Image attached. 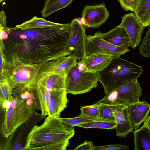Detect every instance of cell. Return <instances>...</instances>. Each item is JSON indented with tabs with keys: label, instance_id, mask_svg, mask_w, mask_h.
<instances>
[{
	"label": "cell",
	"instance_id": "cell-15",
	"mask_svg": "<svg viewBox=\"0 0 150 150\" xmlns=\"http://www.w3.org/2000/svg\"><path fill=\"white\" fill-rule=\"evenodd\" d=\"M113 57L105 54H94L86 56L80 61L85 65L87 71L98 72L109 64Z\"/></svg>",
	"mask_w": 150,
	"mask_h": 150
},
{
	"label": "cell",
	"instance_id": "cell-33",
	"mask_svg": "<svg viewBox=\"0 0 150 150\" xmlns=\"http://www.w3.org/2000/svg\"><path fill=\"white\" fill-rule=\"evenodd\" d=\"M123 9L126 11H134L137 0H118Z\"/></svg>",
	"mask_w": 150,
	"mask_h": 150
},
{
	"label": "cell",
	"instance_id": "cell-7",
	"mask_svg": "<svg viewBox=\"0 0 150 150\" xmlns=\"http://www.w3.org/2000/svg\"><path fill=\"white\" fill-rule=\"evenodd\" d=\"M143 89L137 80L129 82L112 91L98 102L117 101L128 105L139 101Z\"/></svg>",
	"mask_w": 150,
	"mask_h": 150
},
{
	"label": "cell",
	"instance_id": "cell-28",
	"mask_svg": "<svg viewBox=\"0 0 150 150\" xmlns=\"http://www.w3.org/2000/svg\"><path fill=\"white\" fill-rule=\"evenodd\" d=\"M139 52L144 57H150V26L139 46Z\"/></svg>",
	"mask_w": 150,
	"mask_h": 150
},
{
	"label": "cell",
	"instance_id": "cell-16",
	"mask_svg": "<svg viewBox=\"0 0 150 150\" xmlns=\"http://www.w3.org/2000/svg\"><path fill=\"white\" fill-rule=\"evenodd\" d=\"M103 39L113 45L129 48L131 44L129 36L125 29L119 25L109 31L102 33Z\"/></svg>",
	"mask_w": 150,
	"mask_h": 150
},
{
	"label": "cell",
	"instance_id": "cell-11",
	"mask_svg": "<svg viewBox=\"0 0 150 150\" xmlns=\"http://www.w3.org/2000/svg\"><path fill=\"white\" fill-rule=\"evenodd\" d=\"M109 103L115 118L116 135L119 137L126 138L130 132L134 130L127 105L117 101Z\"/></svg>",
	"mask_w": 150,
	"mask_h": 150
},
{
	"label": "cell",
	"instance_id": "cell-34",
	"mask_svg": "<svg viewBox=\"0 0 150 150\" xmlns=\"http://www.w3.org/2000/svg\"><path fill=\"white\" fill-rule=\"evenodd\" d=\"M94 146L92 141H87L85 140L83 143L78 146L74 150H93Z\"/></svg>",
	"mask_w": 150,
	"mask_h": 150
},
{
	"label": "cell",
	"instance_id": "cell-21",
	"mask_svg": "<svg viewBox=\"0 0 150 150\" xmlns=\"http://www.w3.org/2000/svg\"><path fill=\"white\" fill-rule=\"evenodd\" d=\"M0 108L5 112L10 107L13 97L10 78L0 80Z\"/></svg>",
	"mask_w": 150,
	"mask_h": 150
},
{
	"label": "cell",
	"instance_id": "cell-38",
	"mask_svg": "<svg viewBox=\"0 0 150 150\" xmlns=\"http://www.w3.org/2000/svg\"><path fill=\"white\" fill-rule=\"evenodd\" d=\"M5 0H0V3H1L2 2H3L4 1H5Z\"/></svg>",
	"mask_w": 150,
	"mask_h": 150
},
{
	"label": "cell",
	"instance_id": "cell-23",
	"mask_svg": "<svg viewBox=\"0 0 150 150\" xmlns=\"http://www.w3.org/2000/svg\"><path fill=\"white\" fill-rule=\"evenodd\" d=\"M73 0H46L41 11L42 16L46 18L56 12L66 8Z\"/></svg>",
	"mask_w": 150,
	"mask_h": 150
},
{
	"label": "cell",
	"instance_id": "cell-8",
	"mask_svg": "<svg viewBox=\"0 0 150 150\" xmlns=\"http://www.w3.org/2000/svg\"><path fill=\"white\" fill-rule=\"evenodd\" d=\"M102 33L96 32L93 35L87 36L86 56L94 54H104L113 57H120L129 51V48L117 46L105 40Z\"/></svg>",
	"mask_w": 150,
	"mask_h": 150
},
{
	"label": "cell",
	"instance_id": "cell-20",
	"mask_svg": "<svg viewBox=\"0 0 150 150\" xmlns=\"http://www.w3.org/2000/svg\"><path fill=\"white\" fill-rule=\"evenodd\" d=\"M135 150H150V129L143 125L133 131Z\"/></svg>",
	"mask_w": 150,
	"mask_h": 150
},
{
	"label": "cell",
	"instance_id": "cell-24",
	"mask_svg": "<svg viewBox=\"0 0 150 150\" xmlns=\"http://www.w3.org/2000/svg\"><path fill=\"white\" fill-rule=\"evenodd\" d=\"M0 80H1L11 77L13 67L4 54L3 50L0 49Z\"/></svg>",
	"mask_w": 150,
	"mask_h": 150
},
{
	"label": "cell",
	"instance_id": "cell-9",
	"mask_svg": "<svg viewBox=\"0 0 150 150\" xmlns=\"http://www.w3.org/2000/svg\"><path fill=\"white\" fill-rule=\"evenodd\" d=\"M71 23V30L67 50L68 55L74 57L80 61L86 56L85 29L77 18L72 20Z\"/></svg>",
	"mask_w": 150,
	"mask_h": 150
},
{
	"label": "cell",
	"instance_id": "cell-35",
	"mask_svg": "<svg viewBox=\"0 0 150 150\" xmlns=\"http://www.w3.org/2000/svg\"><path fill=\"white\" fill-rule=\"evenodd\" d=\"M139 20L144 26H150V6Z\"/></svg>",
	"mask_w": 150,
	"mask_h": 150
},
{
	"label": "cell",
	"instance_id": "cell-18",
	"mask_svg": "<svg viewBox=\"0 0 150 150\" xmlns=\"http://www.w3.org/2000/svg\"><path fill=\"white\" fill-rule=\"evenodd\" d=\"M38 84L50 91L66 90V77L59 74L49 72L40 79Z\"/></svg>",
	"mask_w": 150,
	"mask_h": 150
},
{
	"label": "cell",
	"instance_id": "cell-17",
	"mask_svg": "<svg viewBox=\"0 0 150 150\" xmlns=\"http://www.w3.org/2000/svg\"><path fill=\"white\" fill-rule=\"evenodd\" d=\"M30 92L35 108L40 110L42 117L48 115V106L50 99V91L38 84L37 87Z\"/></svg>",
	"mask_w": 150,
	"mask_h": 150
},
{
	"label": "cell",
	"instance_id": "cell-3",
	"mask_svg": "<svg viewBox=\"0 0 150 150\" xmlns=\"http://www.w3.org/2000/svg\"><path fill=\"white\" fill-rule=\"evenodd\" d=\"M56 60L13 64V70L10 77L13 96L20 98L25 91L31 92L35 89L40 79L51 71Z\"/></svg>",
	"mask_w": 150,
	"mask_h": 150
},
{
	"label": "cell",
	"instance_id": "cell-22",
	"mask_svg": "<svg viewBox=\"0 0 150 150\" xmlns=\"http://www.w3.org/2000/svg\"><path fill=\"white\" fill-rule=\"evenodd\" d=\"M77 60L76 57L69 55L62 57L56 60L55 65L50 72L66 77L76 64Z\"/></svg>",
	"mask_w": 150,
	"mask_h": 150
},
{
	"label": "cell",
	"instance_id": "cell-5",
	"mask_svg": "<svg viewBox=\"0 0 150 150\" xmlns=\"http://www.w3.org/2000/svg\"><path fill=\"white\" fill-rule=\"evenodd\" d=\"M35 108L34 105L28 104L25 100L13 96L1 125L2 135L8 139L11 138L19 127L33 116Z\"/></svg>",
	"mask_w": 150,
	"mask_h": 150
},
{
	"label": "cell",
	"instance_id": "cell-12",
	"mask_svg": "<svg viewBox=\"0 0 150 150\" xmlns=\"http://www.w3.org/2000/svg\"><path fill=\"white\" fill-rule=\"evenodd\" d=\"M120 25L127 32L130 38L131 47L135 49L140 43L142 35L145 27L143 25L135 14L133 13L124 15Z\"/></svg>",
	"mask_w": 150,
	"mask_h": 150
},
{
	"label": "cell",
	"instance_id": "cell-27",
	"mask_svg": "<svg viewBox=\"0 0 150 150\" xmlns=\"http://www.w3.org/2000/svg\"><path fill=\"white\" fill-rule=\"evenodd\" d=\"M98 103L100 105V118L103 120L116 122L114 115L110 103L105 101Z\"/></svg>",
	"mask_w": 150,
	"mask_h": 150
},
{
	"label": "cell",
	"instance_id": "cell-14",
	"mask_svg": "<svg viewBox=\"0 0 150 150\" xmlns=\"http://www.w3.org/2000/svg\"><path fill=\"white\" fill-rule=\"evenodd\" d=\"M66 90L50 91L48 106V115L59 118L61 112L67 107L68 101Z\"/></svg>",
	"mask_w": 150,
	"mask_h": 150
},
{
	"label": "cell",
	"instance_id": "cell-6",
	"mask_svg": "<svg viewBox=\"0 0 150 150\" xmlns=\"http://www.w3.org/2000/svg\"><path fill=\"white\" fill-rule=\"evenodd\" d=\"M99 81L98 72L87 71L77 62L66 76L67 93L84 94L96 88Z\"/></svg>",
	"mask_w": 150,
	"mask_h": 150
},
{
	"label": "cell",
	"instance_id": "cell-1",
	"mask_svg": "<svg viewBox=\"0 0 150 150\" xmlns=\"http://www.w3.org/2000/svg\"><path fill=\"white\" fill-rule=\"evenodd\" d=\"M8 37L3 40L4 53L13 64L56 60L69 55L71 23L57 28L22 30L4 27Z\"/></svg>",
	"mask_w": 150,
	"mask_h": 150
},
{
	"label": "cell",
	"instance_id": "cell-4",
	"mask_svg": "<svg viewBox=\"0 0 150 150\" xmlns=\"http://www.w3.org/2000/svg\"><path fill=\"white\" fill-rule=\"evenodd\" d=\"M141 66L120 57H113L109 64L98 72L99 81L107 95L129 81L137 80L143 73Z\"/></svg>",
	"mask_w": 150,
	"mask_h": 150
},
{
	"label": "cell",
	"instance_id": "cell-25",
	"mask_svg": "<svg viewBox=\"0 0 150 150\" xmlns=\"http://www.w3.org/2000/svg\"><path fill=\"white\" fill-rule=\"evenodd\" d=\"M77 126L88 129L98 128L113 129L115 128V122L104 120H98L78 125Z\"/></svg>",
	"mask_w": 150,
	"mask_h": 150
},
{
	"label": "cell",
	"instance_id": "cell-30",
	"mask_svg": "<svg viewBox=\"0 0 150 150\" xmlns=\"http://www.w3.org/2000/svg\"><path fill=\"white\" fill-rule=\"evenodd\" d=\"M150 6V0H137L135 9L134 11L139 19Z\"/></svg>",
	"mask_w": 150,
	"mask_h": 150
},
{
	"label": "cell",
	"instance_id": "cell-36",
	"mask_svg": "<svg viewBox=\"0 0 150 150\" xmlns=\"http://www.w3.org/2000/svg\"><path fill=\"white\" fill-rule=\"evenodd\" d=\"M7 23L5 11L2 10L0 12V26L6 27Z\"/></svg>",
	"mask_w": 150,
	"mask_h": 150
},
{
	"label": "cell",
	"instance_id": "cell-19",
	"mask_svg": "<svg viewBox=\"0 0 150 150\" xmlns=\"http://www.w3.org/2000/svg\"><path fill=\"white\" fill-rule=\"evenodd\" d=\"M65 24L56 23L35 16L30 20L16 25L15 27L22 30L44 28H57L63 27Z\"/></svg>",
	"mask_w": 150,
	"mask_h": 150
},
{
	"label": "cell",
	"instance_id": "cell-32",
	"mask_svg": "<svg viewBox=\"0 0 150 150\" xmlns=\"http://www.w3.org/2000/svg\"><path fill=\"white\" fill-rule=\"evenodd\" d=\"M129 146L124 144H114L100 146H95L93 150H128Z\"/></svg>",
	"mask_w": 150,
	"mask_h": 150
},
{
	"label": "cell",
	"instance_id": "cell-2",
	"mask_svg": "<svg viewBox=\"0 0 150 150\" xmlns=\"http://www.w3.org/2000/svg\"><path fill=\"white\" fill-rule=\"evenodd\" d=\"M74 134V127L64 123L60 118L48 115L42 124L31 129L23 150H40L51 144L69 141Z\"/></svg>",
	"mask_w": 150,
	"mask_h": 150
},
{
	"label": "cell",
	"instance_id": "cell-29",
	"mask_svg": "<svg viewBox=\"0 0 150 150\" xmlns=\"http://www.w3.org/2000/svg\"><path fill=\"white\" fill-rule=\"evenodd\" d=\"M60 120L64 123L73 127L77 126L80 124L96 121L92 119L80 115L74 118H60Z\"/></svg>",
	"mask_w": 150,
	"mask_h": 150
},
{
	"label": "cell",
	"instance_id": "cell-31",
	"mask_svg": "<svg viewBox=\"0 0 150 150\" xmlns=\"http://www.w3.org/2000/svg\"><path fill=\"white\" fill-rule=\"evenodd\" d=\"M69 144V141L58 142L43 147L40 150H65Z\"/></svg>",
	"mask_w": 150,
	"mask_h": 150
},
{
	"label": "cell",
	"instance_id": "cell-37",
	"mask_svg": "<svg viewBox=\"0 0 150 150\" xmlns=\"http://www.w3.org/2000/svg\"><path fill=\"white\" fill-rule=\"evenodd\" d=\"M143 125H146L150 129V115L148 117L146 120L144 122Z\"/></svg>",
	"mask_w": 150,
	"mask_h": 150
},
{
	"label": "cell",
	"instance_id": "cell-13",
	"mask_svg": "<svg viewBox=\"0 0 150 150\" xmlns=\"http://www.w3.org/2000/svg\"><path fill=\"white\" fill-rule=\"evenodd\" d=\"M127 108L134 130H136L149 116L150 104L145 100L139 101L127 105Z\"/></svg>",
	"mask_w": 150,
	"mask_h": 150
},
{
	"label": "cell",
	"instance_id": "cell-10",
	"mask_svg": "<svg viewBox=\"0 0 150 150\" xmlns=\"http://www.w3.org/2000/svg\"><path fill=\"white\" fill-rule=\"evenodd\" d=\"M109 16V13L103 4L86 5L82 11L80 23L85 28H98L106 21Z\"/></svg>",
	"mask_w": 150,
	"mask_h": 150
},
{
	"label": "cell",
	"instance_id": "cell-26",
	"mask_svg": "<svg viewBox=\"0 0 150 150\" xmlns=\"http://www.w3.org/2000/svg\"><path fill=\"white\" fill-rule=\"evenodd\" d=\"M80 110V115L95 120H103L100 118V105L97 102L91 105L82 106Z\"/></svg>",
	"mask_w": 150,
	"mask_h": 150
}]
</instances>
